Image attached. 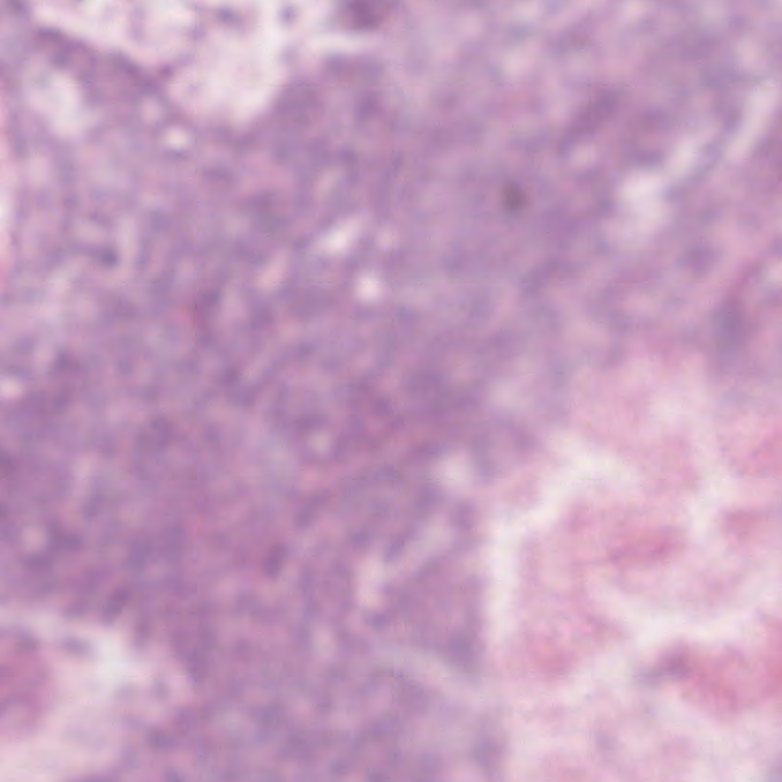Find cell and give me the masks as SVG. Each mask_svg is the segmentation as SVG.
Instances as JSON below:
<instances>
[{
    "instance_id": "obj_1",
    "label": "cell",
    "mask_w": 782,
    "mask_h": 782,
    "mask_svg": "<svg viewBox=\"0 0 782 782\" xmlns=\"http://www.w3.org/2000/svg\"><path fill=\"white\" fill-rule=\"evenodd\" d=\"M349 24L356 28H368L379 24V17L374 7L351 6L347 10Z\"/></svg>"
}]
</instances>
